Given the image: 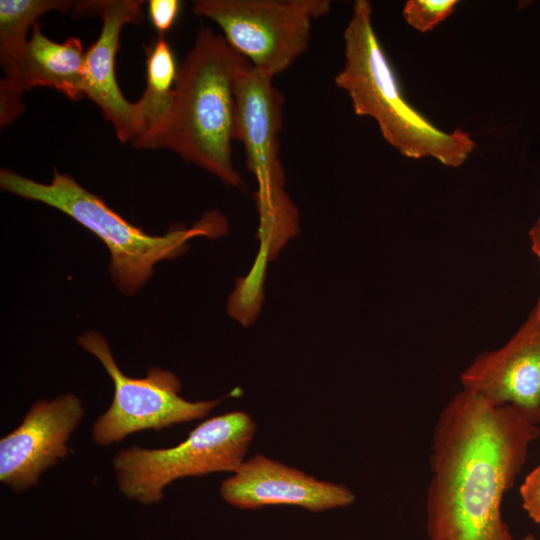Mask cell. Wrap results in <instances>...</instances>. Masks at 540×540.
Listing matches in <instances>:
<instances>
[{
    "instance_id": "cell-1",
    "label": "cell",
    "mask_w": 540,
    "mask_h": 540,
    "mask_svg": "<svg viewBox=\"0 0 540 540\" xmlns=\"http://www.w3.org/2000/svg\"><path fill=\"white\" fill-rule=\"evenodd\" d=\"M538 434V426L512 407L459 391L433 432L428 540H514L501 503Z\"/></svg>"
},
{
    "instance_id": "cell-2",
    "label": "cell",
    "mask_w": 540,
    "mask_h": 540,
    "mask_svg": "<svg viewBox=\"0 0 540 540\" xmlns=\"http://www.w3.org/2000/svg\"><path fill=\"white\" fill-rule=\"evenodd\" d=\"M250 62L210 28L197 34L178 68L170 117L159 148H168L234 188L235 84Z\"/></svg>"
},
{
    "instance_id": "cell-3",
    "label": "cell",
    "mask_w": 540,
    "mask_h": 540,
    "mask_svg": "<svg viewBox=\"0 0 540 540\" xmlns=\"http://www.w3.org/2000/svg\"><path fill=\"white\" fill-rule=\"evenodd\" d=\"M372 12L368 0L354 2L344 30L345 63L335 85L346 91L355 114L375 119L384 139L403 156L461 166L474 151V141L461 129L440 130L407 102L375 33Z\"/></svg>"
},
{
    "instance_id": "cell-4",
    "label": "cell",
    "mask_w": 540,
    "mask_h": 540,
    "mask_svg": "<svg viewBox=\"0 0 540 540\" xmlns=\"http://www.w3.org/2000/svg\"><path fill=\"white\" fill-rule=\"evenodd\" d=\"M0 187L51 206L93 232L109 249L110 273L125 294H134L145 285L158 262L184 253L190 239L198 236L215 239L228 231L225 217L218 211H210L191 228L173 227L165 235H149L122 218L70 175L56 170L50 183H41L1 169Z\"/></svg>"
},
{
    "instance_id": "cell-5",
    "label": "cell",
    "mask_w": 540,
    "mask_h": 540,
    "mask_svg": "<svg viewBox=\"0 0 540 540\" xmlns=\"http://www.w3.org/2000/svg\"><path fill=\"white\" fill-rule=\"evenodd\" d=\"M255 432L256 423L248 413L232 411L200 423L176 446L121 449L112 461L118 488L125 497L151 505L177 479L233 473L245 461Z\"/></svg>"
},
{
    "instance_id": "cell-6",
    "label": "cell",
    "mask_w": 540,
    "mask_h": 540,
    "mask_svg": "<svg viewBox=\"0 0 540 540\" xmlns=\"http://www.w3.org/2000/svg\"><path fill=\"white\" fill-rule=\"evenodd\" d=\"M235 102V139L242 142L247 168L258 184L257 236L276 257L299 232L298 211L285 191L280 160L284 96L273 85L272 77L250 65L236 80Z\"/></svg>"
},
{
    "instance_id": "cell-7",
    "label": "cell",
    "mask_w": 540,
    "mask_h": 540,
    "mask_svg": "<svg viewBox=\"0 0 540 540\" xmlns=\"http://www.w3.org/2000/svg\"><path fill=\"white\" fill-rule=\"evenodd\" d=\"M331 5L329 0H198L193 12L215 22L236 52L274 78L306 51L313 21Z\"/></svg>"
},
{
    "instance_id": "cell-8",
    "label": "cell",
    "mask_w": 540,
    "mask_h": 540,
    "mask_svg": "<svg viewBox=\"0 0 540 540\" xmlns=\"http://www.w3.org/2000/svg\"><path fill=\"white\" fill-rule=\"evenodd\" d=\"M78 344L99 360L114 385L110 407L95 420L91 429L92 439L99 446L121 442L136 432L159 431L204 418L229 396L188 401L180 395L179 378L169 370L153 366L143 378L124 374L102 334L86 332L78 338Z\"/></svg>"
},
{
    "instance_id": "cell-9",
    "label": "cell",
    "mask_w": 540,
    "mask_h": 540,
    "mask_svg": "<svg viewBox=\"0 0 540 540\" xmlns=\"http://www.w3.org/2000/svg\"><path fill=\"white\" fill-rule=\"evenodd\" d=\"M84 413L73 393L34 402L19 426L0 439L1 483L15 492L37 486L48 468L69 455L68 441Z\"/></svg>"
},
{
    "instance_id": "cell-10",
    "label": "cell",
    "mask_w": 540,
    "mask_h": 540,
    "mask_svg": "<svg viewBox=\"0 0 540 540\" xmlns=\"http://www.w3.org/2000/svg\"><path fill=\"white\" fill-rule=\"evenodd\" d=\"M462 389L510 406L537 425L540 414V318L534 309L501 348L478 355L460 376Z\"/></svg>"
},
{
    "instance_id": "cell-11",
    "label": "cell",
    "mask_w": 540,
    "mask_h": 540,
    "mask_svg": "<svg viewBox=\"0 0 540 540\" xmlns=\"http://www.w3.org/2000/svg\"><path fill=\"white\" fill-rule=\"evenodd\" d=\"M219 490L226 503L241 510L288 505L323 512L355 501L347 486L320 480L262 454L245 460Z\"/></svg>"
},
{
    "instance_id": "cell-12",
    "label": "cell",
    "mask_w": 540,
    "mask_h": 540,
    "mask_svg": "<svg viewBox=\"0 0 540 540\" xmlns=\"http://www.w3.org/2000/svg\"><path fill=\"white\" fill-rule=\"evenodd\" d=\"M143 4L139 0H92L74 5L77 14L102 19L100 35L85 53L84 94L112 123L118 139L131 145L140 136V118L136 103L129 102L118 86L115 62L121 30L126 24L141 22Z\"/></svg>"
},
{
    "instance_id": "cell-13",
    "label": "cell",
    "mask_w": 540,
    "mask_h": 540,
    "mask_svg": "<svg viewBox=\"0 0 540 540\" xmlns=\"http://www.w3.org/2000/svg\"><path fill=\"white\" fill-rule=\"evenodd\" d=\"M75 3L67 0L0 1V125L13 123L25 110V64L28 31L43 14L68 11Z\"/></svg>"
},
{
    "instance_id": "cell-14",
    "label": "cell",
    "mask_w": 540,
    "mask_h": 540,
    "mask_svg": "<svg viewBox=\"0 0 540 540\" xmlns=\"http://www.w3.org/2000/svg\"><path fill=\"white\" fill-rule=\"evenodd\" d=\"M25 64L27 90L50 87L72 101L82 99L85 79V53L77 37L64 42L48 39L40 25L32 26Z\"/></svg>"
},
{
    "instance_id": "cell-15",
    "label": "cell",
    "mask_w": 540,
    "mask_h": 540,
    "mask_svg": "<svg viewBox=\"0 0 540 540\" xmlns=\"http://www.w3.org/2000/svg\"><path fill=\"white\" fill-rule=\"evenodd\" d=\"M178 68L169 43L160 36L147 49L146 88L135 102L141 133L133 147L159 149L173 105Z\"/></svg>"
},
{
    "instance_id": "cell-16",
    "label": "cell",
    "mask_w": 540,
    "mask_h": 540,
    "mask_svg": "<svg viewBox=\"0 0 540 540\" xmlns=\"http://www.w3.org/2000/svg\"><path fill=\"white\" fill-rule=\"evenodd\" d=\"M266 264L267 261L256 258L249 274L236 280L235 290L228 299L229 315L243 326L255 320L262 305Z\"/></svg>"
},
{
    "instance_id": "cell-17",
    "label": "cell",
    "mask_w": 540,
    "mask_h": 540,
    "mask_svg": "<svg viewBox=\"0 0 540 540\" xmlns=\"http://www.w3.org/2000/svg\"><path fill=\"white\" fill-rule=\"evenodd\" d=\"M457 3V0H408L402 14L411 27L424 33L448 18Z\"/></svg>"
},
{
    "instance_id": "cell-18",
    "label": "cell",
    "mask_w": 540,
    "mask_h": 540,
    "mask_svg": "<svg viewBox=\"0 0 540 540\" xmlns=\"http://www.w3.org/2000/svg\"><path fill=\"white\" fill-rule=\"evenodd\" d=\"M519 492L525 512L540 523V464L525 477Z\"/></svg>"
},
{
    "instance_id": "cell-19",
    "label": "cell",
    "mask_w": 540,
    "mask_h": 540,
    "mask_svg": "<svg viewBox=\"0 0 540 540\" xmlns=\"http://www.w3.org/2000/svg\"><path fill=\"white\" fill-rule=\"evenodd\" d=\"M180 7L181 3L178 0H150L148 2L149 18L161 36L173 26Z\"/></svg>"
},
{
    "instance_id": "cell-20",
    "label": "cell",
    "mask_w": 540,
    "mask_h": 540,
    "mask_svg": "<svg viewBox=\"0 0 540 540\" xmlns=\"http://www.w3.org/2000/svg\"><path fill=\"white\" fill-rule=\"evenodd\" d=\"M529 238L531 241V249L540 260V218L535 221L534 225L529 230ZM533 309L538 318H540V298Z\"/></svg>"
},
{
    "instance_id": "cell-21",
    "label": "cell",
    "mask_w": 540,
    "mask_h": 540,
    "mask_svg": "<svg viewBox=\"0 0 540 540\" xmlns=\"http://www.w3.org/2000/svg\"><path fill=\"white\" fill-rule=\"evenodd\" d=\"M520 540H537V539L535 538L534 535H532V534H527V535H525V536H524L522 539H520Z\"/></svg>"
},
{
    "instance_id": "cell-22",
    "label": "cell",
    "mask_w": 540,
    "mask_h": 540,
    "mask_svg": "<svg viewBox=\"0 0 540 540\" xmlns=\"http://www.w3.org/2000/svg\"><path fill=\"white\" fill-rule=\"evenodd\" d=\"M538 430H539V434H538V438L540 439V414H539V420H538Z\"/></svg>"
}]
</instances>
